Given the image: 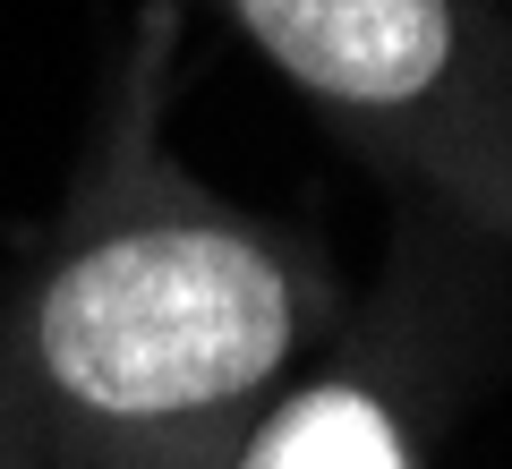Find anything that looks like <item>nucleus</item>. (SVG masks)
I'll list each match as a JSON object with an SVG mask.
<instances>
[{
  "label": "nucleus",
  "instance_id": "1",
  "mask_svg": "<svg viewBox=\"0 0 512 469\" xmlns=\"http://www.w3.org/2000/svg\"><path fill=\"white\" fill-rule=\"evenodd\" d=\"M163 60L171 0H154L103 163L0 299V452H231L342 307L308 231L222 205L163 154Z\"/></svg>",
  "mask_w": 512,
  "mask_h": 469
},
{
  "label": "nucleus",
  "instance_id": "2",
  "mask_svg": "<svg viewBox=\"0 0 512 469\" xmlns=\"http://www.w3.org/2000/svg\"><path fill=\"white\" fill-rule=\"evenodd\" d=\"M222 18L359 163L512 248V18L495 0H222Z\"/></svg>",
  "mask_w": 512,
  "mask_h": 469
},
{
  "label": "nucleus",
  "instance_id": "3",
  "mask_svg": "<svg viewBox=\"0 0 512 469\" xmlns=\"http://www.w3.org/2000/svg\"><path fill=\"white\" fill-rule=\"evenodd\" d=\"M231 469H427V452L384 367L350 359L308 384H282L231 444Z\"/></svg>",
  "mask_w": 512,
  "mask_h": 469
}]
</instances>
